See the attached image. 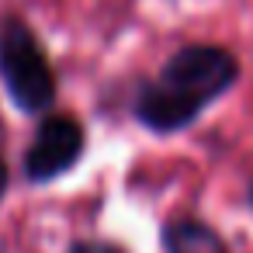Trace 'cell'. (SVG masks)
Here are the masks:
<instances>
[{
    "label": "cell",
    "mask_w": 253,
    "mask_h": 253,
    "mask_svg": "<svg viewBox=\"0 0 253 253\" xmlns=\"http://www.w3.org/2000/svg\"><path fill=\"white\" fill-rule=\"evenodd\" d=\"M239 80V59L222 45H184L163 70L139 87L132 115L156 135L184 132L201 118L208 104L229 94Z\"/></svg>",
    "instance_id": "cell-1"
},
{
    "label": "cell",
    "mask_w": 253,
    "mask_h": 253,
    "mask_svg": "<svg viewBox=\"0 0 253 253\" xmlns=\"http://www.w3.org/2000/svg\"><path fill=\"white\" fill-rule=\"evenodd\" d=\"M0 84L18 111L42 115L56 101V70L35 28L18 14H0Z\"/></svg>",
    "instance_id": "cell-2"
},
{
    "label": "cell",
    "mask_w": 253,
    "mask_h": 253,
    "mask_svg": "<svg viewBox=\"0 0 253 253\" xmlns=\"http://www.w3.org/2000/svg\"><path fill=\"white\" fill-rule=\"evenodd\" d=\"M87 135L73 115H45L35 128L32 146L25 149V177L32 184H49L70 173L84 156Z\"/></svg>",
    "instance_id": "cell-3"
},
{
    "label": "cell",
    "mask_w": 253,
    "mask_h": 253,
    "mask_svg": "<svg viewBox=\"0 0 253 253\" xmlns=\"http://www.w3.org/2000/svg\"><path fill=\"white\" fill-rule=\"evenodd\" d=\"M163 253H229L225 239L201 218H170L160 232Z\"/></svg>",
    "instance_id": "cell-4"
},
{
    "label": "cell",
    "mask_w": 253,
    "mask_h": 253,
    "mask_svg": "<svg viewBox=\"0 0 253 253\" xmlns=\"http://www.w3.org/2000/svg\"><path fill=\"white\" fill-rule=\"evenodd\" d=\"M66 253H125V250L108 243V239H77Z\"/></svg>",
    "instance_id": "cell-5"
},
{
    "label": "cell",
    "mask_w": 253,
    "mask_h": 253,
    "mask_svg": "<svg viewBox=\"0 0 253 253\" xmlns=\"http://www.w3.org/2000/svg\"><path fill=\"white\" fill-rule=\"evenodd\" d=\"M4 191H7V163L0 156V198H4Z\"/></svg>",
    "instance_id": "cell-6"
},
{
    "label": "cell",
    "mask_w": 253,
    "mask_h": 253,
    "mask_svg": "<svg viewBox=\"0 0 253 253\" xmlns=\"http://www.w3.org/2000/svg\"><path fill=\"white\" fill-rule=\"evenodd\" d=\"M250 208H253V184H250Z\"/></svg>",
    "instance_id": "cell-7"
}]
</instances>
